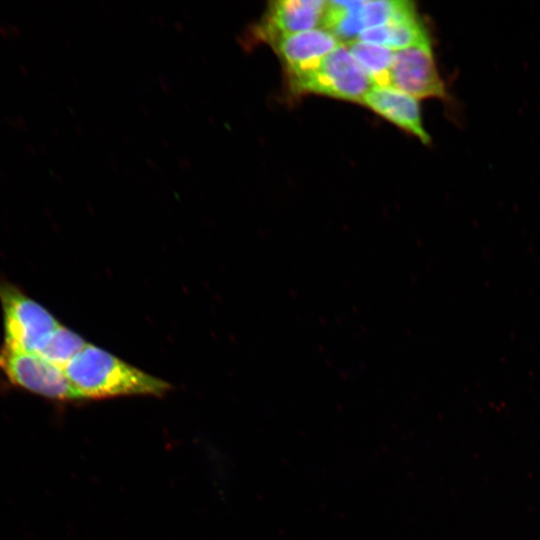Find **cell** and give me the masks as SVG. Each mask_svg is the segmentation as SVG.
Listing matches in <instances>:
<instances>
[{"label": "cell", "mask_w": 540, "mask_h": 540, "mask_svg": "<svg viewBox=\"0 0 540 540\" xmlns=\"http://www.w3.org/2000/svg\"><path fill=\"white\" fill-rule=\"evenodd\" d=\"M402 3V0L364 1L361 16L365 29L388 24L396 15Z\"/></svg>", "instance_id": "obj_13"}, {"label": "cell", "mask_w": 540, "mask_h": 540, "mask_svg": "<svg viewBox=\"0 0 540 540\" xmlns=\"http://www.w3.org/2000/svg\"><path fill=\"white\" fill-rule=\"evenodd\" d=\"M361 104L413 134L424 144L430 143V136L422 125L416 98L391 86H373L363 97Z\"/></svg>", "instance_id": "obj_8"}, {"label": "cell", "mask_w": 540, "mask_h": 540, "mask_svg": "<svg viewBox=\"0 0 540 540\" xmlns=\"http://www.w3.org/2000/svg\"><path fill=\"white\" fill-rule=\"evenodd\" d=\"M6 346L35 353L42 341L60 324L42 305L17 287L0 283Z\"/></svg>", "instance_id": "obj_3"}, {"label": "cell", "mask_w": 540, "mask_h": 540, "mask_svg": "<svg viewBox=\"0 0 540 540\" xmlns=\"http://www.w3.org/2000/svg\"><path fill=\"white\" fill-rule=\"evenodd\" d=\"M0 371L11 384L45 398L58 401L82 399L62 369L35 353L3 345Z\"/></svg>", "instance_id": "obj_4"}, {"label": "cell", "mask_w": 540, "mask_h": 540, "mask_svg": "<svg viewBox=\"0 0 540 540\" xmlns=\"http://www.w3.org/2000/svg\"><path fill=\"white\" fill-rule=\"evenodd\" d=\"M292 91L361 103L373 84L345 44H340L312 70L289 78Z\"/></svg>", "instance_id": "obj_2"}, {"label": "cell", "mask_w": 540, "mask_h": 540, "mask_svg": "<svg viewBox=\"0 0 540 540\" xmlns=\"http://www.w3.org/2000/svg\"><path fill=\"white\" fill-rule=\"evenodd\" d=\"M86 345L79 335L59 325L42 341L35 354L63 370Z\"/></svg>", "instance_id": "obj_12"}, {"label": "cell", "mask_w": 540, "mask_h": 540, "mask_svg": "<svg viewBox=\"0 0 540 540\" xmlns=\"http://www.w3.org/2000/svg\"><path fill=\"white\" fill-rule=\"evenodd\" d=\"M391 87L416 99L446 97L430 41L394 52Z\"/></svg>", "instance_id": "obj_5"}, {"label": "cell", "mask_w": 540, "mask_h": 540, "mask_svg": "<svg viewBox=\"0 0 540 540\" xmlns=\"http://www.w3.org/2000/svg\"><path fill=\"white\" fill-rule=\"evenodd\" d=\"M325 7L326 1L321 0L273 1L254 33L271 44L283 36L315 29L322 23Z\"/></svg>", "instance_id": "obj_6"}, {"label": "cell", "mask_w": 540, "mask_h": 540, "mask_svg": "<svg viewBox=\"0 0 540 540\" xmlns=\"http://www.w3.org/2000/svg\"><path fill=\"white\" fill-rule=\"evenodd\" d=\"M83 399L127 395L162 396L171 386L109 352L87 344L63 369Z\"/></svg>", "instance_id": "obj_1"}, {"label": "cell", "mask_w": 540, "mask_h": 540, "mask_svg": "<svg viewBox=\"0 0 540 540\" xmlns=\"http://www.w3.org/2000/svg\"><path fill=\"white\" fill-rule=\"evenodd\" d=\"M364 1H326L321 28L343 44L357 40L365 29L361 10Z\"/></svg>", "instance_id": "obj_9"}, {"label": "cell", "mask_w": 540, "mask_h": 540, "mask_svg": "<svg viewBox=\"0 0 540 540\" xmlns=\"http://www.w3.org/2000/svg\"><path fill=\"white\" fill-rule=\"evenodd\" d=\"M386 26L389 32L387 47L394 51L430 41L428 32L410 1H403L396 15Z\"/></svg>", "instance_id": "obj_11"}, {"label": "cell", "mask_w": 540, "mask_h": 540, "mask_svg": "<svg viewBox=\"0 0 540 540\" xmlns=\"http://www.w3.org/2000/svg\"><path fill=\"white\" fill-rule=\"evenodd\" d=\"M355 60L370 78L373 86H391L394 50L359 40L345 44Z\"/></svg>", "instance_id": "obj_10"}, {"label": "cell", "mask_w": 540, "mask_h": 540, "mask_svg": "<svg viewBox=\"0 0 540 540\" xmlns=\"http://www.w3.org/2000/svg\"><path fill=\"white\" fill-rule=\"evenodd\" d=\"M340 44L329 31L315 28L283 36L270 45L282 60L288 78H291L314 69Z\"/></svg>", "instance_id": "obj_7"}]
</instances>
